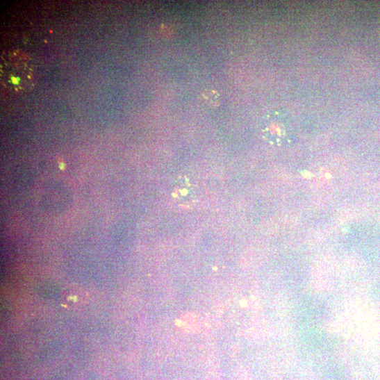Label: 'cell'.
Segmentation results:
<instances>
[{"label":"cell","mask_w":380,"mask_h":380,"mask_svg":"<svg viewBox=\"0 0 380 380\" xmlns=\"http://www.w3.org/2000/svg\"><path fill=\"white\" fill-rule=\"evenodd\" d=\"M30 59L22 51L4 54L1 60L2 83L15 92L26 91L33 85Z\"/></svg>","instance_id":"6da1fadb"},{"label":"cell","mask_w":380,"mask_h":380,"mask_svg":"<svg viewBox=\"0 0 380 380\" xmlns=\"http://www.w3.org/2000/svg\"><path fill=\"white\" fill-rule=\"evenodd\" d=\"M261 131L264 140L275 146L290 144L294 138L291 122L281 111L267 114L261 123Z\"/></svg>","instance_id":"7a4b0ae2"},{"label":"cell","mask_w":380,"mask_h":380,"mask_svg":"<svg viewBox=\"0 0 380 380\" xmlns=\"http://www.w3.org/2000/svg\"><path fill=\"white\" fill-rule=\"evenodd\" d=\"M196 186L185 179L179 180L174 188V197L181 204H189L194 201Z\"/></svg>","instance_id":"3957f363"},{"label":"cell","mask_w":380,"mask_h":380,"mask_svg":"<svg viewBox=\"0 0 380 380\" xmlns=\"http://www.w3.org/2000/svg\"><path fill=\"white\" fill-rule=\"evenodd\" d=\"M201 98L204 103L211 108L218 106L221 102L220 94L211 90H205L201 94Z\"/></svg>","instance_id":"277c9868"}]
</instances>
